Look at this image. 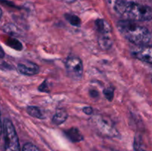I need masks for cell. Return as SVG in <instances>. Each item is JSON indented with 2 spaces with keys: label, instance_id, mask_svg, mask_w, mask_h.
Segmentation results:
<instances>
[{
  "label": "cell",
  "instance_id": "obj_17",
  "mask_svg": "<svg viewBox=\"0 0 152 151\" xmlns=\"http://www.w3.org/2000/svg\"><path fill=\"white\" fill-rule=\"evenodd\" d=\"M90 95L93 98H96L99 96V93H98V92L96 91V90H91Z\"/></svg>",
  "mask_w": 152,
  "mask_h": 151
},
{
  "label": "cell",
  "instance_id": "obj_8",
  "mask_svg": "<svg viewBox=\"0 0 152 151\" xmlns=\"http://www.w3.org/2000/svg\"><path fill=\"white\" fill-rule=\"evenodd\" d=\"M17 69L21 73L25 76H34L39 72V68L38 65L33 62L19 64Z\"/></svg>",
  "mask_w": 152,
  "mask_h": 151
},
{
  "label": "cell",
  "instance_id": "obj_3",
  "mask_svg": "<svg viewBox=\"0 0 152 151\" xmlns=\"http://www.w3.org/2000/svg\"><path fill=\"white\" fill-rule=\"evenodd\" d=\"M97 31V41L99 47L102 50H108L113 44L112 30L107 21L97 19L95 22Z\"/></svg>",
  "mask_w": 152,
  "mask_h": 151
},
{
  "label": "cell",
  "instance_id": "obj_18",
  "mask_svg": "<svg viewBox=\"0 0 152 151\" xmlns=\"http://www.w3.org/2000/svg\"><path fill=\"white\" fill-rule=\"evenodd\" d=\"M4 56V53L3 49L0 47V58H3Z\"/></svg>",
  "mask_w": 152,
  "mask_h": 151
},
{
  "label": "cell",
  "instance_id": "obj_5",
  "mask_svg": "<svg viewBox=\"0 0 152 151\" xmlns=\"http://www.w3.org/2000/svg\"><path fill=\"white\" fill-rule=\"evenodd\" d=\"M67 73L71 78L74 80H80L83 74V65L81 59L77 56H71L65 62Z\"/></svg>",
  "mask_w": 152,
  "mask_h": 151
},
{
  "label": "cell",
  "instance_id": "obj_20",
  "mask_svg": "<svg viewBox=\"0 0 152 151\" xmlns=\"http://www.w3.org/2000/svg\"><path fill=\"white\" fill-rule=\"evenodd\" d=\"M66 3H68V4H71V3H74V1H76L77 0H63Z\"/></svg>",
  "mask_w": 152,
  "mask_h": 151
},
{
  "label": "cell",
  "instance_id": "obj_15",
  "mask_svg": "<svg viewBox=\"0 0 152 151\" xmlns=\"http://www.w3.org/2000/svg\"><path fill=\"white\" fill-rule=\"evenodd\" d=\"M39 90L42 92H48L49 90H48V85H47V81H45L39 87Z\"/></svg>",
  "mask_w": 152,
  "mask_h": 151
},
{
  "label": "cell",
  "instance_id": "obj_1",
  "mask_svg": "<svg viewBox=\"0 0 152 151\" xmlns=\"http://www.w3.org/2000/svg\"><path fill=\"white\" fill-rule=\"evenodd\" d=\"M116 12L132 21H149L152 19V9L150 7L129 0H116Z\"/></svg>",
  "mask_w": 152,
  "mask_h": 151
},
{
  "label": "cell",
  "instance_id": "obj_9",
  "mask_svg": "<svg viewBox=\"0 0 152 151\" xmlns=\"http://www.w3.org/2000/svg\"><path fill=\"white\" fill-rule=\"evenodd\" d=\"M65 134L68 139L74 142H80L83 139V136L80 130L75 127H72L68 130H65Z\"/></svg>",
  "mask_w": 152,
  "mask_h": 151
},
{
  "label": "cell",
  "instance_id": "obj_13",
  "mask_svg": "<svg viewBox=\"0 0 152 151\" xmlns=\"http://www.w3.org/2000/svg\"><path fill=\"white\" fill-rule=\"evenodd\" d=\"M103 93L107 99L109 101H112L114 98V89L112 87H107L103 90Z\"/></svg>",
  "mask_w": 152,
  "mask_h": 151
},
{
  "label": "cell",
  "instance_id": "obj_2",
  "mask_svg": "<svg viewBox=\"0 0 152 151\" xmlns=\"http://www.w3.org/2000/svg\"><path fill=\"white\" fill-rule=\"evenodd\" d=\"M117 28L123 37L136 45L144 46L151 40V33L146 28L132 20L124 19L117 23Z\"/></svg>",
  "mask_w": 152,
  "mask_h": 151
},
{
  "label": "cell",
  "instance_id": "obj_4",
  "mask_svg": "<svg viewBox=\"0 0 152 151\" xmlns=\"http://www.w3.org/2000/svg\"><path fill=\"white\" fill-rule=\"evenodd\" d=\"M3 133L4 139V151H21L16 130L13 123L9 119H4Z\"/></svg>",
  "mask_w": 152,
  "mask_h": 151
},
{
  "label": "cell",
  "instance_id": "obj_7",
  "mask_svg": "<svg viewBox=\"0 0 152 151\" xmlns=\"http://www.w3.org/2000/svg\"><path fill=\"white\" fill-rule=\"evenodd\" d=\"M134 56L139 60L152 64V46H145L136 50Z\"/></svg>",
  "mask_w": 152,
  "mask_h": 151
},
{
  "label": "cell",
  "instance_id": "obj_19",
  "mask_svg": "<svg viewBox=\"0 0 152 151\" xmlns=\"http://www.w3.org/2000/svg\"><path fill=\"white\" fill-rule=\"evenodd\" d=\"M1 133H2V124L1 121V113H0V137H1Z\"/></svg>",
  "mask_w": 152,
  "mask_h": 151
},
{
  "label": "cell",
  "instance_id": "obj_12",
  "mask_svg": "<svg viewBox=\"0 0 152 151\" xmlns=\"http://www.w3.org/2000/svg\"><path fill=\"white\" fill-rule=\"evenodd\" d=\"M65 19H67V21H68L71 25H74V26L79 27L81 25V20H80V18L77 16H76V15L68 13V14L65 15Z\"/></svg>",
  "mask_w": 152,
  "mask_h": 151
},
{
  "label": "cell",
  "instance_id": "obj_10",
  "mask_svg": "<svg viewBox=\"0 0 152 151\" xmlns=\"http://www.w3.org/2000/svg\"><path fill=\"white\" fill-rule=\"evenodd\" d=\"M68 116V113L65 110L59 109L56 110V113L53 116L52 121H53V124H56V125H59V124H62V123L66 121Z\"/></svg>",
  "mask_w": 152,
  "mask_h": 151
},
{
  "label": "cell",
  "instance_id": "obj_16",
  "mask_svg": "<svg viewBox=\"0 0 152 151\" xmlns=\"http://www.w3.org/2000/svg\"><path fill=\"white\" fill-rule=\"evenodd\" d=\"M83 111L87 115H91L93 113V109L91 107H83Z\"/></svg>",
  "mask_w": 152,
  "mask_h": 151
},
{
  "label": "cell",
  "instance_id": "obj_6",
  "mask_svg": "<svg viewBox=\"0 0 152 151\" xmlns=\"http://www.w3.org/2000/svg\"><path fill=\"white\" fill-rule=\"evenodd\" d=\"M94 123H95V126H96L98 130L102 134L111 137H115L118 136V131L116 130L113 123L108 118H103L102 116H96Z\"/></svg>",
  "mask_w": 152,
  "mask_h": 151
},
{
  "label": "cell",
  "instance_id": "obj_14",
  "mask_svg": "<svg viewBox=\"0 0 152 151\" xmlns=\"http://www.w3.org/2000/svg\"><path fill=\"white\" fill-rule=\"evenodd\" d=\"M22 151H39V150L32 143H27L24 145Z\"/></svg>",
  "mask_w": 152,
  "mask_h": 151
},
{
  "label": "cell",
  "instance_id": "obj_21",
  "mask_svg": "<svg viewBox=\"0 0 152 151\" xmlns=\"http://www.w3.org/2000/svg\"><path fill=\"white\" fill-rule=\"evenodd\" d=\"M1 16H2V10H1V8H0V19H1Z\"/></svg>",
  "mask_w": 152,
  "mask_h": 151
},
{
  "label": "cell",
  "instance_id": "obj_11",
  "mask_svg": "<svg viewBox=\"0 0 152 151\" xmlns=\"http://www.w3.org/2000/svg\"><path fill=\"white\" fill-rule=\"evenodd\" d=\"M27 113L29 114L31 116L37 118H44V115L42 113L41 110L39 107L35 106H29L27 107Z\"/></svg>",
  "mask_w": 152,
  "mask_h": 151
}]
</instances>
